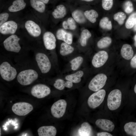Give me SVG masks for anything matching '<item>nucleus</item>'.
I'll list each match as a JSON object with an SVG mask.
<instances>
[{
  "label": "nucleus",
  "instance_id": "nucleus-1",
  "mask_svg": "<svg viewBox=\"0 0 136 136\" xmlns=\"http://www.w3.org/2000/svg\"><path fill=\"white\" fill-rule=\"evenodd\" d=\"M39 74L35 70L28 68L23 70L18 74L17 79L18 82L23 86L29 85L38 78Z\"/></svg>",
  "mask_w": 136,
  "mask_h": 136
},
{
  "label": "nucleus",
  "instance_id": "nucleus-2",
  "mask_svg": "<svg viewBox=\"0 0 136 136\" xmlns=\"http://www.w3.org/2000/svg\"><path fill=\"white\" fill-rule=\"evenodd\" d=\"M17 72L16 68L8 61L1 62L0 64V75L4 80L10 81L17 77Z\"/></svg>",
  "mask_w": 136,
  "mask_h": 136
},
{
  "label": "nucleus",
  "instance_id": "nucleus-3",
  "mask_svg": "<svg viewBox=\"0 0 136 136\" xmlns=\"http://www.w3.org/2000/svg\"><path fill=\"white\" fill-rule=\"evenodd\" d=\"M35 59L38 66L42 74H46L50 71L51 64L46 54L42 52H37L35 53Z\"/></svg>",
  "mask_w": 136,
  "mask_h": 136
},
{
  "label": "nucleus",
  "instance_id": "nucleus-4",
  "mask_svg": "<svg viewBox=\"0 0 136 136\" xmlns=\"http://www.w3.org/2000/svg\"><path fill=\"white\" fill-rule=\"evenodd\" d=\"M122 95L121 91L118 89H114L109 93L107 98V105L110 110H114L119 107L121 103Z\"/></svg>",
  "mask_w": 136,
  "mask_h": 136
},
{
  "label": "nucleus",
  "instance_id": "nucleus-5",
  "mask_svg": "<svg viewBox=\"0 0 136 136\" xmlns=\"http://www.w3.org/2000/svg\"><path fill=\"white\" fill-rule=\"evenodd\" d=\"M20 39L15 35L13 34L6 38L4 41L3 44L7 51L17 53L21 49L19 41Z\"/></svg>",
  "mask_w": 136,
  "mask_h": 136
},
{
  "label": "nucleus",
  "instance_id": "nucleus-6",
  "mask_svg": "<svg viewBox=\"0 0 136 136\" xmlns=\"http://www.w3.org/2000/svg\"><path fill=\"white\" fill-rule=\"evenodd\" d=\"M107 79V76L105 74H98L89 82L88 86L89 89L94 92H96L100 90L105 85Z\"/></svg>",
  "mask_w": 136,
  "mask_h": 136
},
{
  "label": "nucleus",
  "instance_id": "nucleus-7",
  "mask_svg": "<svg viewBox=\"0 0 136 136\" xmlns=\"http://www.w3.org/2000/svg\"><path fill=\"white\" fill-rule=\"evenodd\" d=\"M106 94V91L104 89H100L92 94L88 100L89 106L93 109L98 107L103 102Z\"/></svg>",
  "mask_w": 136,
  "mask_h": 136
},
{
  "label": "nucleus",
  "instance_id": "nucleus-8",
  "mask_svg": "<svg viewBox=\"0 0 136 136\" xmlns=\"http://www.w3.org/2000/svg\"><path fill=\"white\" fill-rule=\"evenodd\" d=\"M33 109L32 106L29 103L20 102L14 104L12 108L13 112L16 115L19 116L25 115Z\"/></svg>",
  "mask_w": 136,
  "mask_h": 136
},
{
  "label": "nucleus",
  "instance_id": "nucleus-9",
  "mask_svg": "<svg viewBox=\"0 0 136 136\" xmlns=\"http://www.w3.org/2000/svg\"><path fill=\"white\" fill-rule=\"evenodd\" d=\"M67 105L66 102L63 99L59 100L55 102L51 109L53 116L57 118L62 117L65 112Z\"/></svg>",
  "mask_w": 136,
  "mask_h": 136
},
{
  "label": "nucleus",
  "instance_id": "nucleus-10",
  "mask_svg": "<svg viewBox=\"0 0 136 136\" xmlns=\"http://www.w3.org/2000/svg\"><path fill=\"white\" fill-rule=\"evenodd\" d=\"M31 92L32 95L38 98H43L49 94L50 88L45 85L39 84L35 85L32 88Z\"/></svg>",
  "mask_w": 136,
  "mask_h": 136
},
{
  "label": "nucleus",
  "instance_id": "nucleus-11",
  "mask_svg": "<svg viewBox=\"0 0 136 136\" xmlns=\"http://www.w3.org/2000/svg\"><path fill=\"white\" fill-rule=\"evenodd\" d=\"M109 58L107 52L104 50L100 51L94 55L92 60V65L95 68H99L103 66Z\"/></svg>",
  "mask_w": 136,
  "mask_h": 136
},
{
  "label": "nucleus",
  "instance_id": "nucleus-12",
  "mask_svg": "<svg viewBox=\"0 0 136 136\" xmlns=\"http://www.w3.org/2000/svg\"><path fill=\"white\" fill-rule=\"evenodd\" d=\"M43 41L44 46L47 49L52 50L55 48L56 39L52 33L49 31L45 32L43 36Z\"/></svg>",
  "mask_w": 136,
  "mask_h": 136
},
{
  "label": "nucleus",
  "instance_id": "nucleus-13",
  "mask_svg": "<svg viewBox=\"0 0 136 136\" xmlns=\"http://www.w3.org/2000/svg\"><path fill=\"white\" fill-rule=\"evenodd\" d=\"M18 27L17 24L13 21H7L0 27V32L3 35L12 34L15 33Z\"/></svg>",
  "mask_w": 136,
  "mask_h": 136
},
{
  "label": "nucleus",
  "instance_id": "nucleus-14",
  "mask_svg": "<svg viewBox=\"0 0 136 136\" xmlns=\"http://www.w3.org/2000/svg\"><path fill=\"white\" fill-rule=\"evenodd\" d=\"M25 26L29 33L33 37H38L41 34V31L40 27L33 21H27L25 23Z\"/></svg>",
  "mask_w": 136,
  "mask_h": 136
},
{
  "label": "nucleus",
  "instance_id": "nucleus-15",
  "mask_svg": "<svg viewBox=\"0 0 136 136\" xmlns=\"http://www.w3.org/2000/svg\"><path fill=\"white\" fill-rule=\"evenodd\" d=\"M95 124L100 128L109 132L112 131L115 127L114 123L111 121L107 119H98L96 121Z\"/></svg>",
  "mask_w": 136,
  "mask_h": 136
},
{
  "label": "nucleus",
  "instance_id": "nucleus-16",
  "mask_svg": "<svg viewBox=\"0 0 136 136\" xmlns=\"http://www.w3.org/2000/svg\"><path fill=\"white\" fill-rule=\"evenodd\" d=\"M37 131L39 136H55L57 130L55 127L52 126H44L39 127Z\"/></svg>",
  "mask_w": 136,
  "mask_h": 136
},
{
  "label": "nucleus",
  "instance_id": "nucleus-17",
  "mask_svg": "<svg viewBox=\"0 0 136 136\" xmlns=\"http://www.w3.org/2000/svg\"><path fill=\"white\" fill-rule=\"evenodd\" d=\"M56 37L58 40H62L69 44L71 45L72 43V34L62 29H60L57 31Z\"/></svg>",
  "mask_w": 136,
  "mask_h": 136
},
{
  "label": "nucleus",
  "instance_id": "nucleus-18",
  "mask_svg": "<svg viewBox=\"0 0 136 136\" xmlns=\"http://www.w3.org/2000/svg\"><path fill=\"white\" fill-rule=\"evenodd\" d=\"M120 53L123 58L126 60H129L133 57L134 52L131 46L130 45L124 44L121 47Z\"/></svg>",
  "mask_w": 136,
  "mask_h": 136
},
{
  "label": "nucleus",
  "instance_id": "nucleus-19",
  "mask_svg": "<svg viewBox=\"0 0 136 136\" xmlns=\"http://www.w3.org/2000/svg\"><path fill=\"white\" fill-rule=\"evenodd\" d=\"M26 6V4L24 0H16L9 7L8 10L12 12H18L24 9Z\"/></svg>",
  "mask_w": 136,
  "mask_h": 136
},
{
  "label": "nucleus",
  "instance_id": "nucleus-20",
  "mask_svg": "<svg viewBox=\"0 0 136 136\" xmlns=\"http://www.w3.org/2000/svg\"><path fill=\"white\" fill-rule=\"evenodd\" d=\"M78 133L79 136H91L92 133V127L87 122H84L79 129Z\"/></svg>",
  "mask_w": 136,
  "mask_h": 136
},
{
  "label": "nucleus",
  "instance_id": "nucleus-21",
  "mask_svg": "<svg viewBox=\"0 0 136 136\" xmlns=\"http://www.w3.org/2000/svg\"><path fill=\"white\" fill-rule=\"evenodd\" d=\"M73 85L72 82L69 81H64L61 79H57L54 84V87L59 90H63L65 87L69 88L72 87Z\"/></svg>",
  "mask_w": 136,
  "mask_h": 136
},
{
  "label": "nucleus",
  "instance_id": "nucleus-22",
  "mask_svg": "<svg viewBox=\"0 0 136 136\" xmlns=\"http://www.w3.org/2000/svg\"><path fill=\"white\" fill-rule=\"evenodd\" d=\"M84 74L83 71L80 70L71 74L68 75L65 77V79L74 83H78L81 80V78Z\"/></svg>",
  "mask_w": 136,
  "mask_h": 136
},
{
  "label": "nucleus",
  "instance_id": "nucleus-23",
  "mask_svg": "<svg viewBox=\"0 0 136 136\" xmlns=\"http://www.w3.org/2000/svg\"><path fill=\"white\" fill-rule=\"evenodd\" d=\"M66 14V9L65 7L62 5L57 6L52 13L53 17L55 19L63 18Z\"/></svg>",
  "mask_w": 136,
  "mask_h": 136
},
{
  "label": "nucleus",
  "instance_id": "nucleus-24",
  "mask_svg": "<svg viewBox=\"0 0 136 136\" xmlns=\"http://www.w3.org/2000/svg\"><path fill=\"white\" fill-rule=\"evenodd\" d=\"M124 129L127 134L136 136V122H130L126 123L124 126Z\"/></svg>",
  "mask_w": 136,
  "mask_h": 136
},
{
  "label": "nucleus",
  "instance_id": "nucleus-25",
  "mask_svg": "<svg viewBox=\"0 0 136 136\" xmlns=\"http://www.w3.org/2000/svg\"><path fill=\"white\" fill-rule=\"evenodd\" d=\"M74 50L73 47L65 42H63L60 45V53L62 56H65L72 53Z\"/></svg>",
  "mask_w": 136,
  "mask_h": 136
},
{
  "label": "nucleus",
  "instance_id": "nucleus-26",
  "mask_svg": "<svg viewBox=\"0 0 136 136\" xmlns=\"http://www.w3.org/2000/svg\"><path fill=\"white\" fill-rule=\"evenodd\" d=\"M32 7L38 12L43 13L45 9V6L43 3L38 0H30Z\"/></svg>",
  "mask_w": 136,
  "mask_h": 136
},
{
  "label": "nucleus",
  "instance_id": "nucleus-27",
  "mask_svg": "<svg viewBox=\"0 0 136 136\" xmlns=\"http://www.w3.org/2000/svg\"><path fill=\"white\" fill-rule=\"evenodd\" d=\"M85 16L91 22L94 23L96 20V18L98 16L97 12L94 10H87L84 13Z\"/></svg>",
  "mask_w": 136,
  "mask_h": 136
},
{
  "label": "nucleus",
  "instance_id": "nucleus-28",
  "mask_svg": "<svg viewBox=\"0 0 136 136\" xmlns=\"http://www.w3.org/2000/svg\"><path fill=\"white\" fill-rule=\"evenodd\" d=\"M112 42V40L111 38L109 37H106L100 39L98 42L97 45L99 48L104 49L109 46Z\"/></svg>",
  "mask_w": 136,
  "mask_h": 136
},
{
  "label": "nucleus",
  "instance_id": "nucleus-29",
  "mask_svg": "<svg viewBox=\"0 0 136 136\" xmlns=\"http://www.w3.org/2000/svg\"><path fill=\"white\" fill-rule=\"evenodd\" d=\"M72 16L75 21L79 23H83L85 21V17L82 12L80 11L76 10L72 13Z\"/></svg>",
  "mask_w": 136,
  "mask_h": 136
},
{
  "label": "nucleus",
  "instance_id": "nucleus-30",
  "mask_svg": "<svg viewBox=\"0 0 136 136\" xmlns=\"http://www.w3.org/2000/svg\"><path fill=\"white\" fill-rule=\"evenodd\" d=\"M91 36V32L88 29H85L82 31L80 39V44L82 46L84 47L86 45L87 39Z\"/></svg>",
  "mask_w": 136,
  "mask_h": 136
},
{
  "label": "nucleus",
  "instance_id": "nucleus-31",
  "mask_svg": "<svg viewBox=\"0 0 136 136\" xmlns=\"http://www.w3.org/2000/svg\"><path fill=\"white\" fill-rule=\"evenodd\" d=\"M83 60V58L81 56H78L72 59L70 61L72 70L75 71L78 69L82 63Z\"/></svg>",
  "mask_w": 136,
  "mask_h": 136
},
{
  "label": "nucleus",
  "instance_id": "nucleus-32",
  "mask_svg": "<svg viewBox=\"0 0 136 136\" xmlns=\"http://www.w3.org/2000/svg\"><path fill=\"white\" fill-rule=\"evenodd\" d=\"M99 25L100 27L103 29L110 30L112 28L111 21L107 17L101 19L100 21Z\"/></svg>",
  "mask_w": 136,
  "mask_h": 136
},
{
  "label": "nucleus",
  "instance_id": "nucleus-33",
  "mask_svg": "<svg viewBox=\"0 0 136 136\" xmlns=\"http://www.w3.org/2000/svg\"><path fill=\"white\" fill-rule=\"evenodd\" d=\"M136 24V12L132 14L128 17L125 24L126 27L127 29L132 28Z\"/></svg>",
  "mask_w": 136,
  "mask_h": 136
},
{
  "label": "nucleus",
  "instance_id": "nucleus-34",
  "mask_svg": "<svg viewBox=\"0 0 136 136\" xmlns=\"http://www.w3.org/2000/svg\"><path fill=\"white\" fill-rule=\"evenodd\" d=\"M126 14L123 12H120L115 14L114 16V19L120 25L123 24L126 18Z\"/></svg>",
  "mask_w": 136,
  "mask_h": 136
},
{
  "label": "nucleus",
  "instance_id": "nucleus-35",
  "mask_svg": "<svg viewBox=\"0 0 136 136\" xmlns=\"http://www.w3.org/2000/svg\"><path fill=\"white\" fill-rule=\"evenodd\" d=\"M123 8L125 11L127 13H131L133 10L132 3L130 1H127L125 2Z\"/></svg>",
  "mask_w": 136,
  "mask_h": 136
},
{
  "label": "nucleus",
  "instance_id": "nucleus-36",
  "mask_svg": "<svg viewBox=\"0 0 136 136\" xmlns=\"http://www.w3.org/2000/svg\"><path fill=\"white\" fill-rule=\"evenodd\" d=\"M113 5V0H102V6L103 8L106 10H110Z\"/></svg>",
  "mask_w": 136,
  "mask_h": 136
},
{
  "label": "nucleus",
  "instance_id": "nucleus-37",
  "mask_svg": "<svg viewBox=\"0 0 136 136\" xmlns=\"http://www.w3.org/2000/svg\"><path fill=\"white\" fill-rule=\"evenodd\" d=\"M67 22L69 29L71 30L75 29L76 27L75 21L72 18H69L67 20Z\"/></svg>",
  "mask_w": 136,
  "mask_h": 136
},
{
  "label": "nucleus",
  "instance_id": "nucleus-38",
  "mask_svg": "<svg viewBox=\"0 0 136 136\" xmlns=\"http://www.w3.org/2000/svg\"><path fill=\"white\" fill-rule=\"evenodd\" d=\"M9 17V14L7 13H2L0 14V26L6 22Z\"/></svg>",
  "mask_w": 136,
  "mask_h": 136
},
{
  "label": "nucleus",
  "instance_id": "nucleus-39",
  "mask_svg": "<svg viewBox=\"0 0 136 136\" xmlns=\"http://www.w3.org/2000/svg\"><path fill=\"white\" fill-rule=\"evenodd\" d=\"M130 65L132 68L136 69V54L131 59Z\"/></svg>",
  "mask_w": 136,
  "mask_h": 136
},
{
  "label": "nucleus",
  "instance_id": "nucleus-40",
  "mask_svg": "<svg viewBox=\"0 0 136 136\" xmlns=\"http://www.w3.org/2000/svg\"><path fill=\"white\" fill-rule=\"evenodd\" d=\"M98 136H112L111 134L106 132H101L98 133L97 134Z\"/></svg>",
  "mask_w": 136,
  "mask_h": 136
},
{
  "label": "nucleus",
  "instance_id": "nucleus-41",
  "mask_svg": "<svg viewBox=\"0 0 136 136\" xmlns=\"http://www.w3.org/2000/svg\"><path fill=\"white\" fill-rule=\"evenodd\" d=\"M62 26L65 29H69L67 21H64L62 23Z\"/></svg>",
  "mask_w": 136,
  "mask_h": 136
},
{
  "label": "nucleus",
  "instance_id": "nucleus-42",
  "mask_svg": "<svg viewBox=\"0 0 136 136\" xmlns=\"http://www.w3.org/2000/svg\"><path fill=\"white\" fill-rule=\"evenodd\" d=\"M39 1H40L44 4H46L49 1V0H38Z\"/></svg>",
  "mask_w": 136,
  "mask_h": 136
},
{
  "label": "nucleus",
  "instance_id": "nucleus-43",
  "mask_svg": "<svg viewBox=\"0 0 136 136\" xmlns=\"http://www.w3.org/2000/svg\"><path fill=\"white\" fill-rule=\"evenodd\" d=\"M134 45L136 47V35L134 37Z\"/></svg>",
  "mask_w": 136,
  "mask_h": 136
},
{
  "label": "nucleus",
  "instance_id": "nucleus-44",
  "mask_svg": "<svg viewBox=\"0 0 136 136\" xmlns=\"http://www.w3.org/2000/svg\"><path fill=\"white\" fill-rule=\"evenodd\" d=\"M134 90L135 93L136 94V84L134 86Z\"/></svg>",
  "mask_w": 136,
  "mask_h": 136
},
{
  "label": "nucleus",
  "instance_id": "nucleus-45",
  "mask_svg": "<svg viewBox=\"0 0 136 136\" xmlns=\"http://www.w3.org/2000/svg\"><path fill=\"white\" fill-rule=\"evenodd\" d=\"M81 0L82 1H84L87 2H90L92 1H93L94 0Z\"/></svg>",
  "mask_w": 136,
  "mask_h": 136
},
{
  "label": "nucleus",
  "instance_id": "nucleus-46",
  "mask_svg": "<svg viewBox=\"0 0 136 136\" xmlns=\"http://www.w3.org/2000/svg\"><path fill=\"white\" fill-rule=\"evenodd\" d=\"M134 31H136V24L134 26Z\"/></svg>",
  "mask_w": 136,
  "mask_h": 136
},
{
  "label": "nucleus",
  "instance_id": "nucleus-47",
  "mask_svg": "<svg viewBox=\"0 0 136 136\" xmlns=\"http://www.w3.org/2000/svg\"><path fill=\"white\" fill-rule=\"evenodd\" d=\"M0 136H1V128H0Z\"/></svg>",
  "mask_w": 136,
  "mask_h": 136
}]
</instances>
